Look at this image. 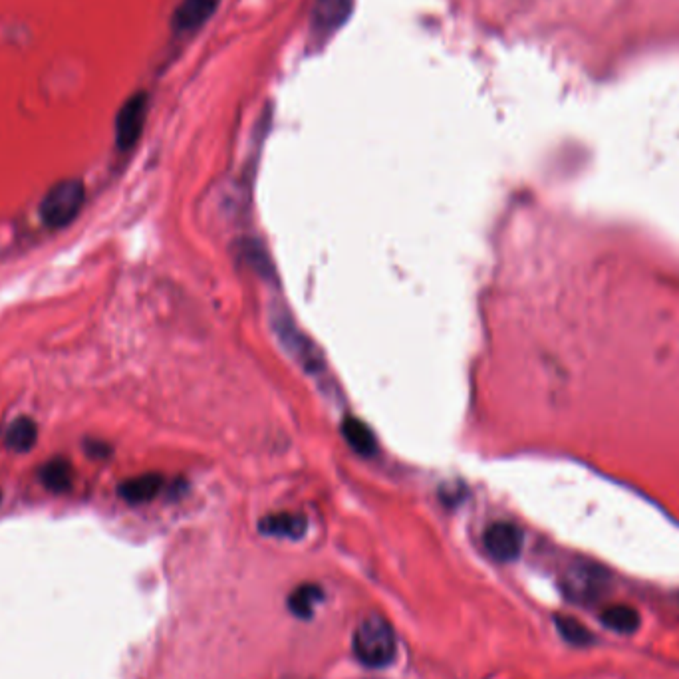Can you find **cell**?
I'll use <instances>...</instances> for the list:
<instances>
[{
  "mask_svg": "<svg viewBox=\"0 0 679 679\" xmlns=\"http://www.w3.org/2000/svg\"><path fill=\"white\" fill-rule=\"evenodd\" d=\"M354 654L368 668H386L396 658V636L382 618H368L354 634Z\"/></svg>",
  "mask_w": 679,
  "mask_h": 679,
  "instance_id": "1",
  "label": "cell"
},
{
  "mask_svg": "<svg viewBox=\"0 0 679 679\" xmlns=\"http://www.w3.org/2000/svg\"><path fill=\"white\" fill-rule=\"evenodd\" d=\"M84 197H86V189L80 179L58 181L46 191L40 203L42 221L52 229L70 225L78 217L84 205Z\"/></svg>",
  "mask_w": 679,
  "mask_h": 679,
  "instance_id": "2",
  "label": "cell"
},
{
  "mask_svg": "<svg viewBox=\"0 0 679 679\" xmlns=\"http://www.w3.org/2000/svg\"><path fill=\"white\" fill-rule=\"evenodd\" d=\"M272 328H274L280 344L284 346V350L290 354V358H294L308 374H320L322 372L324 360H322L320 352L310 342V338H306L296 328V324L292 322V318L286 312L274 310Z\"/></svg>",
  "mask_w": 679,
  "mask_h": 679,
  "instance_id": "3",
  "label": "cell"
},
{
  "mask_svg": "<svg viewBox=\"0 0 679 679\" xmlns=\"http://www.w3.org/2000/svg\"><path fill=\"white\" fill-rule=\"evenodd\" d=\"M562 588L566 596L572 598L574 602L590 604L604 590V572L590 564H576L566 572Z\"/></svg>",
  "mask_w": 679,
  "mask_h": 679,
  "instance_id": "4",
  "label": "cell"
},
{
  "mask_svg": "<svg viewBox=\"0 0 679 679\" xmlns=\"http://www.w3.org/2000/svg\"><path fill=\"white\" fill-rule=\"evenodd\" d=\"M145 116H147V98L145 94L132 96L124 108L118 114L116 120V141L120 149H130L137 143V139L143 132L145 126Z\"/></svg>",
  "mask_w": 679,
  "mask_h": 679,
  "instance_id": "5",
  "label": "cell"
},
{
  "mask_svg": "<svg viewBox=\"0 0 679 679\" xmlns=\"http://www.w3.org/2000/svg\"><path fill=\"white\" fill-rule=\"evenodd\" d=\"M483 544L495 560L511 562L523 550V533L511 523H495L485 531Z\"/></svg>",
  "mask_w": 679,
  "mask_h": 679,
  "instance_id": "6",
  "label": "cell"
},
{
  "mask_svg": "<svg viewBox=\"0 0 679 679\" xmlns=\"http://www.w3.org/2000/svg\"><path fill=\"white\" fill-rule=\"evenodd\" d=\"M354 8L352 0H316L312 10V30L318 34H332L346 24Z\"/></svg>",
  "mask_w": 679,
  "mask_h": 679,
  "instance_id": "7",
  "label": "cell"
},
{
  "mask_svg": "<svg viewBox=\"0 0 679 679\" xmlns=\"http://www.w3.org/2000/svg\"><path fill=\"white\" fill-rule=\"evenodd\" d=\"M219 0H183L173 16L177 32H193L201 28L217 10Z\"/></svg>",
  "mask_w": 679,
  "mask_h": 679,
  "instance_id": "8",
  "label": "cell"
},
{
  "mask_svg": "<svg viewBox=\"0 0 679 679\" xmlns=\"http://www.w3.org/2000/svg\"><path fill=\"white\" fill-rule=\"evenodd\" d=\"M259 529L263 535L269 537H280V539H302L306 535L308 523L300 515H290V513H280L265 517L259 523Z\"/></svg>",
  "mask_w": 679,
  "mask_h": 679,
  "instance_id": "9",
  "label": "cell"
},
{
  "mask_svg": "<svg viewBox=\"0 0 679 679\" xmlns=\"http://www.w3.org/2000/svg\"><path fill=\"white\" fill-rule=\"evenodd\" d=\"M163 479L155 473H147V475H139L134 479H128L120 485L118 493L124 501L132 503V505H139V503H147L153 497H157V493L161 491Z\"/></svg>",
  "mask_w": 679,
  "mask_h": 679,
  "instance_id": "10",
  "label": "cell"
},
{
  "mask_svg": "<svg viewBox=\"0 0 679 679\" xmlns=\"http://www.w3.org/2000/svg\"><path fill=\"white\" fill-rule=\"evenodd\" d=\"M342 433H344V439L348 441V445H350L358 455L370 457V455H374V453L378 451L376 435H374V431H372L362 419L348 417V419L342 423Z\"/></svg>",
  "mask_w": 679,
  "mask_h": 679,
  "instance_id": "11",
  "label": "cell"
},
{
  "mask_svg": "<svg viewBox=\"0 0 679 679\" xmlns=\"http://www.w3.org/2000/svg\"><path fill=\"white\" fill-rule=\"evenodd\" d=\"M38 439V427L30 417H18L14 419L4 433V443L10 451L16 453H26L36 445Z\"/></svg>",
  "mask_w": 679,
  "mask_h": 679,
  "instance_id": "12",
  "label": "cell"
},
{
  "mask_svg": "<svg viewBox=\"0 0 679 679\" xmlns=\"http://www.w3.org/2000/svg\"><path fill=\"white\" fill-rule=\"evenodd\" d=\"M72 465L66 459H52L40 471V481L54 493H64L72 487Z\"/></svg>",
  "mask_w": 679,
  "mask_h": 679,
  "instance_id": "13",
  "label": "cell"
},
{
  "mask_svg": "<svg viewBox=\"0 0 679 679\" xmlns=\"http://www.w3.org/2000/svg\"><path fill=\"white\" fill-rule=\"evenodd\" d=\"M602 624L618 634H634L640 628V614L630 606L618 604L602 612Z\"/></svg>",
  "mask_w": 679,
  "mask_h": 679,
  "instance_id": "14",
  "label": "cell"
},
{
  "mask_svg": "<svg viewBox=\"0 0 679 679\" xmlns=\"http://www.w3.org/2000/svg\"><path fill=\"white\" fill-rule=\"evenodd\" d=\"M556 628H558L560 636H562L566 642L574 644V646H590V644L594 642L592 632H590L586 626H582L578 620H574V618L558 616V618H556Z\"/></svg>",
  "mask_w": 679,
  "mask_h": 679,
  "instance_id": "15",
  "label": "cell"
},
{
  "mask_svg": "<svg viewBox=\"0 0 679 679\" xmlns=\"http://www.w3.org/2000/svg\"><path fill=\"white\" fill-rule=\"evenodd\" d=\"M314 596H320V592H318L316 588H312V586L298 590V592H296V596H294L292 608H294L298 614H302V616L310 614V606L316 602V600H314Z\"/></svg>",
  "mask_w": 679,
  "mask_h": 679,
  "instance_id": "16",
  "label": "cell"
}]
</instances>
